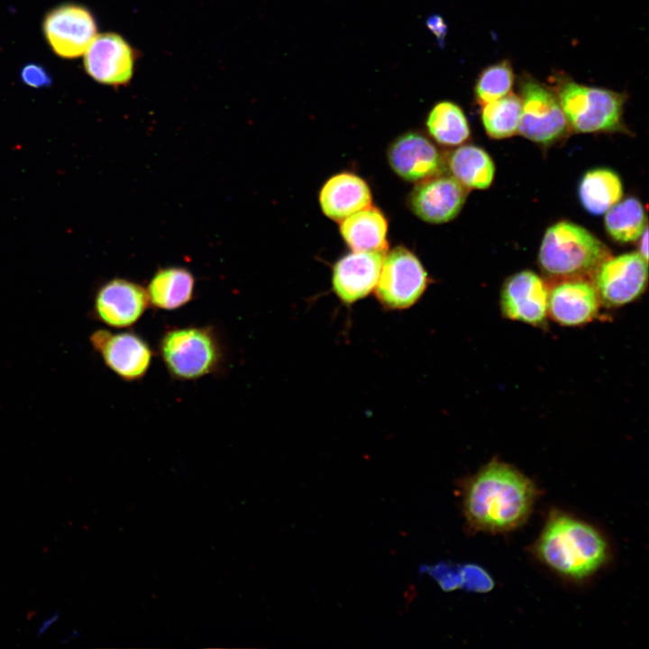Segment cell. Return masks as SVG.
I'll return each mask as SVG.
<instances>
[{
  "label": "cell",
  "mask_w": 649,
  "mask_h": 649,
  "mask_svg": "<svg viewBox=\"0 0 649 649\" xmlns=\"http://www.w3.org/2000/svg\"><path fill=\"white\" fill-rule=\"evenodd\" d=\"M521 115L517 132L525 138L549 144L561 138L567 119L557 95L537 80L526 77L520 84Z\"/></svg>",
  "instance_id": "7"
},
{
  "label": "cell",
  "mask_w": 649,
  "mask_h": 649,
  "mask_svg": "<svg viewBox=\"0 0 649 649\" xmlns=\"http://www.w3.org/2000/svg\"><path fill=\"white\" fill-rule=\"evenodd\" d=\"M605 227L617 242H631L637 240L647 227L643 205L635 197L618 201L606 212Z\"/></svg>",
  "instance_id": "24"
},
{
  "label": "cell",
  "mask_w": 649,
  "mask_h": 649,
  "mask_svg": "<svg viewBox=\"0 0 649 649\" xmlns=\"http://www.w3.org/2000/svg\"><path fill=\"white\" fill-rule=\"evenodd\" d=\"M42 31L51 50L59 58L69 59L83 56L97 35L92 13L74 3L50 10L44 16Z\"/></svg>",
  "instance_id": "10"
},
{
  "label": "cell",
  "mask_w": 649,
  "mask_h": 649,
  "mask_svg": "<svg viewBox=\"0 0 649 649\" xmlns=\"http://www.w3.org/2000/svg\"><path fill=\"white\" fill-rule=\"evenodd\" d=\"M320 206L324 214L334 221L371 206L369 186L360 177L340 173L330 178L321 189Z\"/></svg>",
  "instance_id": "18"
},
{
  "label": "cell",
  "mask_w": 649,
  "mask_h": 649,
  "mask_svg": "<svg viewBox=\"0 0 649 649\" xmlns=\"http://www.w3.org/2000/svg\"><path fill=\"white\" fill-rule=\"evenodd\" d=\"M601 304L586 279H566L549 288L548 317L556 324L574 327L598 317Z\"/></svg>",
  "instance_id": "16"
},
{
  "label": "cell",
  "mask_w": 649,
  "mask_h": 649,
  "mask_svg": "<svg viewBox=\"0 0 649 649\" xmlns=\"http://www.w3.org/2000/svg\"><path fill=\"white\" fill-rule=\"evenodd\" d=\"M521 115V98L514 93L482 105L481 120L486 133L495 139L517 133Z\"/></svg>",
  "instance_id": "25"
},
{
  "label": "cell",
  "mask_w": 649,
  "mask_h": 649,
  "mask_svg": "<svg viewBox=\"0 0 649 649\" xmlns=\"http://www.w3.org/2000/svg\"><path fill=\"white\" fill-rule=\"evenodd\" d=\"M428 29L435 35L439 42L443 43L447 32V25L440 15H431L427 21Z\"/></svg>",
  "instance_id": "28"
},
{
  "label": "cell",
  "mask_w": 649,
  "mask_h": 649,
  "mask_svg": "<svg viewBox=\"0 0 649 649\" xmlns=\"http://www.w3.org/2000/svg\"><path fill=\"white\" fill-rule=\"evenodd\" d=\"M88 341L104 364L126 382L142 379L148 372L153 351L148 342L133 331L94 330Z\"/></svg>",
  "instance_id": "8"
},
{
  "label": "cell",
  "mask_w": 649,
  "mask_h": 649,
  "mask_svg": "<svg viewBox=\"0 0 649 649\" xmlns=\"http://www.w3.org/2000/svg\"><path fill=\"white\" fill-rule=\"evenodd\" d=\"M430 282L418 258L407 248L398 246L386 253L375 297L384 311L407 310L419 302Z\"/></svg>",
  "instance_id": "6"
},
{
  "label": "cell",
  "mask_w": 649,
  "mask_h": 649,
  "mask_svg": "<svg viewBox=\"0 0 649 649\" xmlns=\"http://www.w3.org/2000/svg\"><path fill=\"white\" fill-rule=\"evenodd\" d=\"M549 288L531 270L510 276L500 292V310L507 319L541 327L548 317Z\"/></svg>",
  "instance_id": "12"
},
{
  "label": "cell",
  "mask_w": 649,
  "mask_h": 649,
  "mask_svg": "<svg viewBox=\"0 0 649 649\" xmlns=\"http://www.w3.org/2000/svg\"><path fill=\"white\" fill-rule=\"evenodd\" d=\"M426 127L429 134L440 144L454 146L470 137V127L461 107L443 101L436 104L428 114Z\"/></svg>",
  "instance_id": "23"
},
{
  "label": "cell",
  "mask_w": 649,
  "mask_h": 649,
  "mask_svg": "<svg viewBox=\"0 0 649 649\" xmlns=\"http://www.w3.org/2000/svg\"><path fill=\"white\" fill-rule=\"evenodd\" d=\"M538 494L535 484L516 468L492 460L462 483L467 526L491 534L514 530L528 518Z\"/></svg>",
  "instance_id": "1"
},
{
  "label": "cell",
  "mask_w": 649,
  "mask_h": 649,
  "mask_svg": "<svg viewBox=\"0 0 649 649\" xmlns=\"http://www.w3.org/2000/svg\"><path fill=\"white\" fill-rule=\"evenodd\" d=\"M159 353L169 375L183 381L215 374L224 361L222 342L211 326L167 330L160 339Z\"/></svg>",
  "instance_id": "4"
},
{
  "label": "cell",
  "mask_w": 649,
  "mask_h": 649,
  "mask_svg": "<svg viewBox=\"0 0 649 649\" xmlns=\"http://www.w3.org/2000/svg\"><path fill=\"white\" fill-rule=\"evenodd\" d=\"M647 275V261L638 252H630L609 257L591 277L601 306L617 308L644 293Z\"/></svg>",
  "instance_id": "9"
},
{
  "label": "cell",
  "mask_w": 649,
  "mask_h": 649,
  "mask_svg": "<svg viewBox=\"0 0 649 649\" xmlns=\"http://www.w3.org/2000/svg\"><path fill=\"white\" fill-rule=\"evenodd\" d=\"M386 253L384 250L352 251L336 261L332 290L340 303L352 306L374 291Z\"/></svg>",
  "instance_id": "13"
},
{
  "label": "cell",
  "mask_w": 649,
  "mask_h": 649,
  "mask_svg": "<svg viewBox=\"0 0 649 649\" xmlns=\"http://www.w3.org/2000/svg\"><path fill=\"white\" fill-rule=\"evenodd\" d=\"M609 257L608 248L586 228L561 221L546 230L538 261L551 278L586 279Z\"/></svg>",
  "instance_id": "3"
},
{
  "label": "cell",
  "mask_w": 649,
  "mask_h": 649,
  "mask_svg": "<svg viewBox=\"0 0 649 649\" xmlns=\"http://www.w3.org/2000/svg\"><path fill=\"white\" fill-rule=\"evenodd\" d=\"M341 222V234L352 251H388V223L378 208L367 206Z\"/></svg>",
  "instance_id": "20"
},
{
  "label": "cell",
  "mask_w": 649,
  "mask_h": 649,
  "mask_svg": "<svg viewBox=\"0 0 649 649\" xmlns=\"http://www.w3.org/2000/svg\"><path fill=\"white\" fill-rule=\"evenodd\" d=\"M22 81L32 87H43L50 85L51 78L48 71L40 64L29 63L22 68Z\"/></svg>",
  "instance_id": "27"
},
{
  "label": "cell",
  "mask_w": 649,
  "mask_h": 649,
  "mask_svg": "<svg viewBox=\"0 0 649 649\" xmlns=\"http://www.w3.org/2000/svg\"><path fill=\"white\" fill-rule=\"evenodd\" d=\"M388 159L400 178L413 182L441 174L443 168V157L434 144L416 132L397 138L389 146Z\"/></svg>",
  "instance_id": "17"
},
{
  "label": "cell",
  "mask_w": 649,
  "mask_h": 649,
  "mask_svg": "<svg viewBox=\"0 0 649 649\" xmlns=\"http://www.w3.org/2000/svg\"><path fill=\"white\" fill-rule=\"evenodd\" d=\"M514 79L511 64L507 59L487 67L480 74L475 85L478 103L483 105L507 95Z\"/></svg>",
  "instance_id": "26"
},
{
  "label": "cell",
  "mask_w": 649,
  "mask_h": 649,
  "mask_svg": "<svg viewBox=\"0 0 649 649\" xmlns=\"http://www.w3.org/2000/svg\"><path fill=\"white\" fill-rule=\"evenodd\" d=\"M638 253L647 261L648 260V229H644L641 234Z\"/></svg>",
  "instance_id": "29"
},
{
  "label": "cell",
  "mask_w": 649,
  "mask_h": 649,
  "mask_svg": "<svg viewBox=\"0 0 649 649\" xmlns=\"http://www.w3.org/2000/svg\"><path fill=\"white\" fill-rule=\"evenodd\" d=\"M467 194L468 188L453 176L438 174L417 183L409 196V204L422 220L443 224L457 216Z\"/></svg>",
  "instance_id": "14"
},
{
  "label": "cell",
  "mask_w": 649,
  "mask_h": 649,
  "mask_svg": "<svg viewBox=\"0 0 649 649\" xmlns=\"http://www.w3.org/2000/svg\"><path fill=\"white\" fill-rule=\"evenodd\" d=\"M533 550L550 570L575 581L592 576L610 556L605 536L595 526L556 509L550 512Z\"/></svg>",
  "instance_id": "2"
},
{
  "label": "cell",
  "mask_w": 649,
  "mask_h": 649,
  "mask_svg": "<svg viewBox=\"0 0 649 649\" xmlns=\"http://www.w3.org/2000/svg\"><path fill=\"white\" fill-rule=\"evenodd\" d=\"M623 185L619 176L608 169L588 171L579 186V197L589 213L599 215L620 201Z\"/></svg>",
  "instance_id": "21"
},
{
  "label": "cell",
  "mask_w": 649,
  "mask_h": 649,
  "mask_svg": "<svg viewBox=\"0 0 649 649\" xmlns=\"http://www.w3.org/2000/svg\"><path fill=\"white\" fill-rule=\"evenodd\" d=\"M83 57L87 74L103 85H124L133 76V51L127 41L116 33L96 35Z\"/></svg>",
  "instance_id": "15"
},
{
  "label": "cell",
  "mask_w": 649,
  "mask_h": 649,
  "mask_svg": "<svg viewBox=\"0 0 649 649\" xmlns=\"http://www.w3.org/2000/svg\"><path fill=\"white\" fill-rule=\"evenodd\" d=\"M557 96L568 123L578 133L620 129L625 97L615 91L560 80Z\"/></svg>",
  "instance_id": "5"
},
{
  "label": "cell",
  "mask_w": 649,
  "mask_h": 649,
  "mask_svg": "<svg viewBox=\"0 0 649 649\" xmlns=\"http://www.w3.org/2000/svg\"><path fill=\"white\" fill-rule=\"evenodd\" d=\"M195 284V277L187 268H160L145 288L150 306L160 310H177L192 301Z\"/></svg>",
  "instance_id": "19"
},
{
  "label": "cell",
  "mask_w": 649,
  "mask_h": 649,
  "mask_svg": "<svg viewBox=\"0 0 649 649\" xmlns=\"http://www.w3.org/2000/svg\"><path fill=\"white\" fill-rule=\"evenodd\" d=\"M150 306L146 289L123 278L103 283L95 292L90 317L114 329L135 324Z\"/></svg>",
  "instance_id": "11"
},
{
  "label": "cell",
  "mask_w": 649,
  "mask_h": 649,
  "mask_svg": "<svg viewBox=\"0 0 649 649\" xmlns=\"http://www.w3.org/2000/svg\"><path fill=\"white\" fill-rule=\"evenodd\" d=\"M449 169L460 183L467 188L485 189L493 180L495 166L490 156L481 148L463 145L449 157Z\"/></svg>",
  "instance_id": "22"
}]
</instances>
